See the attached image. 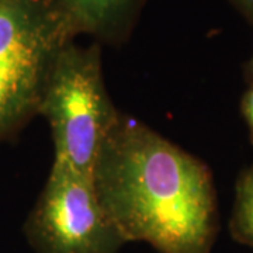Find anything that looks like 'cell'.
<instances>
[{
	"label": "cell",
	"instance_id": "cell-3",
	"mask_svg": "<svg viewBox=\"0 0 253 253\" xmlns=\"http://www.w3.org/2000/svg\"><path fill=\"white\" fill-rule=\"evenodd\" d=\"M38 114L46 118L56 162L91 179L101 145L120 117L110 97L101 46L69 42L55 61Z\"/></svg>",
	"mask_w": 253,
	"mask_h": 253
},
{
	"label": "cell",
	"instance_id": "cell-8",
	"mask_svg": "<svg viewBox=\"0 0 253 253\" xmlns=\"http://www.w3.org/2000/svg\"><path fill=\"white\" fill-rule=\"evenodd\" d=\"M228 1L253 24V0H228Z\"/></svg>",
	"mask_w": 253,
	"mask_h": 253
},
{
	"label": "cell",
	"instance_id": "cell-2",
	"mask_svg": "<svg viewBox=\"0 0 253 253\" xmlns=\"http://www.w3.org/2000/svg\"><path fill=\"white\" fill-rule=\"evenodd\" d=\"M75 37L54 0H0V141L38 114L55 61Z\"/></svg>",
	"mask_w": 253,
	"mask_h": 253
},
{
	"label": "cell",
	"instance_id": "cell-1",
	"mask_svg": "<svg viewBox=\"0 0 253 253\" xmlns=\"http://www.w3.org/2000/svg\"><path fill=\"white\" fill-rule=\"evenodd\" d=\"M91 180L126 242L159 253H211L218 231L211 170L142 121L120 113Z\"/></svg>",
	"mask_w": 253,
	"mask_h": 253
},
{
	"label": "cell",
	"instance_id": "cell-9",
	"mask_svg": "<svg viewBox=\"0 0 253 253\" xmlns=\"http://www.w3.org/2000/svg\"><path fill=\"white\" fill-rule=\"evenodd\" d=\"M245 73H246V78L248 81L251 82V84H253V58L248 62L246 65V69H245Z\"/></svg>",
	"mask_w": 253,
	"mask_h": 253
},
{
	"label": "cell",
	"instance_id": "cell-6",
	"mask_svg": "<svg viewBox=\"0 0 253 253\" xmlns=\"http://www.w3.org/2000/svg\"><path fill=\"white\" fill-rule=\"evenodd\" d=\"M229 232L236 242L253 249V166L236 181Z\"/></svg>",
	"mask_w": 253,
	"mask_h": 253
},
{
	"label": "cell",
	"instance_id": "cell-7",
	"mask_svg": "<svg viewBox=\"0 0 253 253\" xmlns=\"http://www.w3.org/2000/svg\"><path fill=\"white\" fill-rule=\"evenodd\" d=\"M241 106H242V114H244L246 124L249 126V132H251L253 142V84H251V87L244 94Z\"/></svg>",
	"mask_w": 253,
	"mask_h": 253
},
{
	"label": "cell",
	"instance_id": "cell-4",
	"mask_svg": "<svg viewBox=\"0 0 253 253\" xmlns=\"http://www.w3.org/2000/svg\"><path fill=\"white\" fill-rule=\"evenodd\" d=\"M37 253H118L126 244L90 177L54 161L26 222Z\"/></svg>",
	"mask_w": 253,
	"mask_h": 253
},
{
	"label": "cell",
	"instance_id": "cell-5",
	"mask_svg": "<svg viewBox=\"0 0 253 253\" xmlns=\"http://www.w3.org/2000/svg\"><path fill=\"white\" fill-rule=\"evenodd\" d=\"M71 21L76 36L84 34L101 45L126 44L149 0H54Z\"/></svg>",
	"mask_w": 253,
	"mask_h": 253
}]
</instances>
